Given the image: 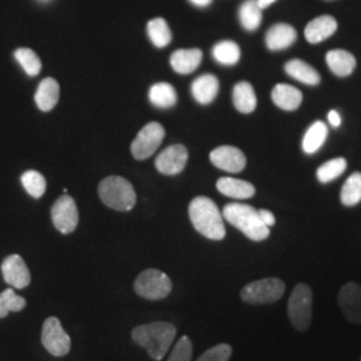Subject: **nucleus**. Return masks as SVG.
I'll return each instance as SVG.
<instances>
[{
    "label": "nucleus",
    "mask_w": 361,
    "mask_h": 361,
    "mask_svg": "<svg viewBox=\"0 0 361 361\" xmlns=\"http://www.w3.org/2000/svg\"><path fill=\"white\" fill-rule=\"evenodd\" d=\"M176 335V326L165 322L138 325L131 332L134 343L146 349L149 356L155 361L162 360L166 356Z\"/></svg>",
    "instance_id": "1"
},
{
    "label": "nucleus",
    "mask_w": 361,
    "mask_h": 361,
    "mask_svg": "<svg viewBox=\"0 0 361 361\" xmlns=\"http://www.w3.org/2000/svg\"><path fill=\"white\" fill-rule=\"evenodd\" d=\"M189 217L194 229L209 240L219 241L225 238L226 229L224 216L214 201L207 197H195L189 205Z\"/></svg>",
    "instance_id": "2"
},
{
    "label": "nucleus",
    "mask_w": 361,
    "mask_h": 361,
    "mask_svg": "<svg viewBox=\"0 0 361 361\" xmlns=\"http://www.w3.org/2000/svg\"><path fill=\"white\" fill-rule=\"evenodd\" d=\"M222 216L234 228L244 233L252 241H264L269 237V228L259 219L257 209L246 204L233 202L222 210Z\"/></svg>",
    "instance_id": "3"
},
{
    "label": "nucleus",
    "mask_w": 361,
    "mask_h": 361,
    "mask_svg": "<svg viewBox=\"0 0 361 361\" xmlns=\"http://www.w3.org/2000/svg\"><path fill=\"white\" fill-rule=\"evenodd\" d=\"M98 193L106 207L118 212H129L137 202V194L133 185L129 180L118 176L104 178L99 183Z\"/></svg>",
    "instance_id": "4"
},
{
    "label": "nucleus",
    "mask_w": 361,
    "mask_h": 361,
    "mask_svg": "<svg viewBox=\"0 0 361 361\" xmlns=\"http://www.w3.org/2000/svg\"><path fill=\"white\" fill-rule=\"evenodd\" d=\"M313 310V295L312 289L307 284H297L288 301V316L295 329L304 332L312 323Z\"/></svg>",
    "instance_id": "5"
},
{
    "label": "nucleus",
    "mask_w": 361,
    "mask_h": 361,
    "mask_svg": "<svg viewBox=\"0 0 361 361\" xmlns=\"http://www.w3.org/2000/svg\"><path fill=\"white\" fill-rule=\"evenodd\" d=\"M284 293V281L276 277H268L245 285L241 290V298L246 304L261 305L279 301Z\"/></svg>",
    "instance_id": "6"
},
{
    "label": "nucleus",
    "mask_w": 361,
    "mask_h": 361,
    "mask_svg": "<svg viewBox=\"0 0 361 361\" xmlns=\"http://www.w3.org/2000/svg\"><path fill=\"white\" fill-rule=\"evenodd\" d=\"M173 284L168 274L158 269L143 271L134 281V290L145 300H164L171 293Z\"/></svg>",
    "instance_id": "7"
},
{
    "label": "nucleus",
    "mask_w": 361,
    "mask_h": 361,
    "mask_svg": "<svg viewBox=\"0 0 361 361\" xmlns=\"http://www.w3.org/2000/svg\"><path fill=\"white\" fill-rule=\"evenodd\" d=\"M42 344L55 357H63L70 352L71 338L67 335L58 317H49L43 323Z\"/></svg>",
    "instance_id": "8"
},
{
    "label": "nucleus",
    "mask_w": 361,
    "mask_h": 361,
    "mask_svg": "<svg viewBox=\"0 0 361 361\" xmlns=\"http://www.w3.org/2000/svg\"><path fill=\"white\" fill-rule=\"evenodd\" d=\"M165 138V129L158 122H150L143 128L131 143L133 157L143 161L154 154Z\"/></svg>",
    "instance_id": "9"
},
{
    "label": "nucleus",
    "mask_w": 361,
    "mask_h": 361,
    "mask_svg": "<svg viewBox=\"0 0 361 361\" xmlns=\"http://www.w3.org/2000/svg\"><path fill=\"white\" fill-rule=\"evenodd\" d=\"M51 219L54 226L63 234H70L77 229L79 222L77 204L73 197L62 195L52 205Z\"/></svg>",
    "instance_id": "10"
},
{
    "label": "nucleus",
    "mask_w": 361,
    "mask_h": 361,
    "mask_svg": "<svg viewBox=\"0 0 361 361\" xmlns=\"http://www.w3.org/2000/svg\"><path fill=\"white\" fill-rule=\"evenodd\" d=\"M189 158L188 149L183 145H171L155 159V168L165 176H176L186 166Z\"/></svg>",
    "instance_id": "11"
},
{
    "label": "nucleus",
    "mask_w": 361,
    "mask_h": 361,
    "mask_svg": "<svg viewBox=\"0 0 361 361\" xmlns=\"http://www.w3.org/2000/svg\"><path fill=\"white\" fill-rule=\"evenodd\" d=\"M338 305L349 323L361 324V286L347 283L338 292Z\"/></svg>",
    "instance_id": "12"
},
{
    "label": "nucleus",
    "mask_w": 361,
    "mask_h": 361,
    "mask_svg": "<svg viewBox=\"0 0 361 361\" xmlns=\"http://www.w3.org/2000/svg\"><path fill=\"white\" fill-rule=\"evenodd\" d=\"M1 273L4 281L15 289H25L31 283V273L19 255H11L3 261Z\"/></svg>",
    "instance_id": "13"
},
{
    "label": "nucleus",
    "mask_w": 361,
    "mask_h": 361,
    "mask_svg": "<svg viewBox=\"0 0 361 361\" xmlns=\"http://www.w3.org/2000/svg\"><path fill=\"white\" fill-rule=\"evenodd\" d=\"M210 161L216 168L228 173H240L246 166V157L234 146H219L210 153Z\"/></svg>",
    "instance_id": "14"
},
{
    "label": "nucleus",
    "mask_w": 361,
    "mask_h": 361,
    "mask_svg": "<svg viewBox=\"0 0 361 361\" xmlns=\"http://www.w3.org/2000/svg\"><path fill=\"white\" fill-rule=\"evenodd\" d=\"M337 30V20L332 15H322L313 19L305 27V39L312 44H317L325 39L331 38Z\"/></svg>",
    "instance_id": "15"
},
{
    "label": "nucleus",
    "mask_w": 361,
    "mask_h": 361,
    "mask_svg": "<svg viewBox=\"0 0 361 361\" xmlns=\"http://www.w3.org/2000/svg\"><path fill=\"white\" fill-rule=\"evenodd\" d=\"M296 39L297 32L293 27L285 23H279L268 30L265 43L271 51H280L289 49L296 42Z\"/></svg>",
    "instance_id": "16"
},
{
    "label": "nucleus",
    "mask_w": 361,
    "mask_h": 361,
    "mask_svg": "<svg viewBox=\"0 0 361 361\" xmlns=\"http://www.w3.org/2000/svg\"><path fill=\"white\" fill-rule=\"evenodd\" d=\"M202 62V51L200 49L177 50L170 58V65L178 74L186 75L195 71Z\"/></svg>",
    "instance_id": "17"
},
{
    "label": "nucleus",
    "mask_w": 361,
    "mask_h": 361,
    "mask_svg": "<svg viewBox=\"0 0 361 361\" xmlns=\"http://www.w3.org/2000/svg\"><path fill=\"white\" fill-rule=\"evenodd\" d=\"M271 101L284 111H295L301 106L302 94L301 91L290 85L280 83L274 86L271 90Z\"/></svg>",
    "instance_id": "18"
},
{
    "label": "nucleus",
    "mask_w": 361,
    "mask_h": 361,
    "mask_svg": "<svg viewBox=\"0 0 361 361\" xmlns=\"http://www.w3.org/2000/svg\"><path fill=\"white\" fill-rule=\"evenodd\" d=\"M217 190L219 193L234 200H247L256 194V188L250 182L237 180L232 177L219 178L217 180Z\"/></svg>",
    "instance_id": "19"
},
{
    "label": "nucleus",
    "mask_w": 361,
    "mask_h": 361,
    "mask_svg": "<svg viewBox=\"0 0 361 361\" xmlns=\"http://www.w3.org/2000/svg\"><path fill=\"white\" fill-rule=\"evenodd\" d=\"M219 91V79L212 74H205L197 78L192 85L194 99L201 104H212L216 99Z\"/></svg>",
    "instance_id": "20"
},
{
    "label": "nucleus",
    "mask_w": 361,
    "mask_h": 361,
    "mask_svg": "<svg viewBox=\"0 0 361 361\" xmlns=\"http://www.w3.org/2000/svg\"><path fill=\"white\" fill-rule=\"evenodd\" d=\"M233 104L234 107L243 113L250 114L257 107V97L253 86L249 82H238L233 89Z\"/></svg>",
    "instance_id": "21"
},
{
    "label": "nucleus",
    "mask_w": 361,
    "mask_h": 361,
    "mask_svg": "<svg viewBox=\"0 0 361 361\" xmlns=\"http://www.w3.org/2000/svg\"><path fill=\"white\" fill-rule=\"evenodd\" d=\"M325 59L331 71L337 77H349L356 68V58L345 50H332L326 54Z\"/></svg>",
    "instance_id": "22"
},
{
    "label": "nucleus",
    "mask_w": 361,
    "mask_h": 361,
    "mask_svg": "<svg viewBox=\"0 0 361 361\" xmlns=\"http://www.w3.org/2000/svg\"><path fill=\"white\" fill-rule=\"evenodd\" d=\"M59 85L54 78H46L39 83L35 102L42 111H50L59 101Z\"/></svg>",
    "instance_id": "23"
},
{
    "label": "nucleus",
    "mask_w": 361,
    "mask_h": 361,
    "mask_svg": "<svg viewBox=\"0 0 361 361\" xmlns=\"http://www.w3.org/2000/svg\"><path fill=\"white\" fill-rule=\"evenodd\" d=\"M285 73L289 77L296 79L298 82L308 85V86H317L322 80L320 74L308 65L307 62L301 61V59H292L285 65Z\"/></svg>",
    "instance_id": "24"
},
{
    "label": "nucleus",
    "mask_w": 361,
    "mask_h": 361,
    "mask_svg": "<svg viewBox=\"0 0 361 361\" xmlns=\"http://www.w3.org/2000/svg\"><path fill=\"white\" fill-rule=\"evenodd\" d=\"M328 137V126L322 122L316 121L312 123L310 129L307 130L302 138V150L305 154H314L317 153Z\"/></svg>",
    "instance_id": "25"
},
{
    "label": "nucleus",
    "mask_w": 361,
    "mask_h": 361,
    "mask_svg": "<svg viewBox=\"0 0 361 361\" xmlns=\"http://www.w3.org/2000/svg\"><path fill=\"white\" fill-rule=\"evenodd\" d=\"M149 99L158 109H170L177 104V92L174 87L165 82L155 83L149 91Z\"/></svg>",
    "instance_id": "26"
},
{
    "label": "nucleus",
    "mask_w": 361,
    "mask_h": 361,
    "mask_svg": "<svg viewBox=\"0 0 361 361\" xmlns=\"http://www.w3.org/2000/svg\"><path fill=\"white\" fill-rule=\"evenodd\" d=\"M213 58L219 65L234 66L241 58V50L232 40H222L213 47Z\"/></svg>",
    "instance_id": "27"
},
{
    "label": "nucleus",
    "mask_w": 361,
    "mask_h": 361,
    "mask_svg": "<svg viewBox=\"0 0 361 361\" xmlns=\"http://www.w3.org/2000/svg\"><path fill=\"white\" fill-rule=\"evenodd\" d=\"M262 20V10L257 0H246L240 7V22L246 31H256Z\"/></svg>",
    "instance_id": "28"
},
{
    "label": "nucleus",
    "mask_w": 361,
    "mask_h": 361,
    "mask_svg": "<svg viewBox=\"0 0 361 361\" xmlns=\"http://www.w3.org/2000/svg\"><path fill=\"white\" fill-rule=\"evenodd\" d=\"M147 35L158 49L166 47L171 42V31L166 20L162 18H157L147 23Z\"/></svg>",
    "instance_id": "29"
},
{
    "label": "nucleus",
    "mask_w": 361,
    "mask_h": 361,
    "mask_svg": "<svg viewBox=\"0 0 361 361\" xmlns=\"http://www.w3.org/2000/svg\"><path fill=\"white\" fill-rule=\"evenodd\" d=\"M340 200L344 207H355L361 202V173H353L343 185Z\"/></svg>",
    "instance_id": "30"
},
{
    "label": "nucleus",
    "mask_w": 361,
    "mask_h": 361,
    "mask_svg": "<svg viewBox=\"0 0 361 361\" xmlns=\"http://www.w3.org/2000/svg\"><path fill=\"white\" fill-rule=\"evenodd\" d=\"M26 300L8 288L0 293V319H4L10 312H20L26 308Z\"/></svg>",
    "instance_id": "31"
},
{
    "label": "nucleus",
    "mask_w": 361,
    "mask_h": 361,
    "mask_svg": "<svg viewBox=\"0 0 361 361\" xmlns=\"http://www.w3.org/2000/svg\"><path fill=\"white\" fill-rule=\"evenodd\" d=\"M347 169L345 158H334L317 169V180L322 183H329L338 178Z\"/></svg>",
    "instance_id": "32"
},
{
    "label": "nucleus",
    "mask_w": 361,
    "mask_h": 361,
    "mask_svg": "<svg viewBox=\"0 0 361 361\" xmlns=\"http://www.w3.org/2000/svg\"><path fill=\"white\" fill-rule=\"evenodd\" d=\"M15 59L19 62V65L23 67L27 75L37 77L40 73V68H42L40 59H39L38 55L32 51L31 49H26V47L18 49L15 51Z\"/></svg>",
    "instance_id": "33"
},
{
    "label": "nucleus",
    "mask_w": 361,
    "mask_h": 361,
    "mask_svg": "<svg viewBox=\"0 0 361 361\" xmlns=\"http://www.w3.org/2000/svg\"><path fill=\"white\" fill-rule=\"evenodd\" d=\"M22 185L32 198H40L46 192V180L35 170H28L22 176Z\"/></svg>",
    "instance_id": "34"
},
{
    "label": "nucleus",
    "mask_w": 361,
    "mask_h": 361,
    "mask_svg": "<svg viewBox=\"0 0 361 361\" xmlns=\"http://www.w3.org/2000/svg\"><path fill=\"white\" fill-rule=\"evenodd\" d=\"M193 344L188 336H182L171 350L168 361H192Z\"/></svg>",
    "instance_id": "35"
},
{
    "label": "nucleus",
    "mask_w": 361,
    "mask_h": 361,
    "mask_svg": "<svg viewBox=\"0 0 361 361\" xmlns=\"http://www.w3.org/2000/svg\"><path fill=\"white\" fill-rule=\"evenodd\" d=\"M232 353L233 348L229 344H219L205 350L197 361H229Z\"/></svg>",
    "instance_id": "36"
},
{
    "label": "nucleus",
    "mask_w": 361,
    "mask_h": 361,
    "mask_svg": "<svg viewBox=\"0 0 361 361\" xmlns=\"http://www.w3.org/2000/svg\"><path fill=\"white\" fill-rule=\"evenodd\" d=\"M258 214H259V219H262V222H264L268 228H271V226H273V225L276 224V217L273 216V213L269 212V210H267V209H259V210H258Z\"/></svg>",
    "instance_id": "37"
},
{
    "label": "nucleus",
    "mask_w": 361,
    "mask_h": 361,
    "mask_svg": "<svg viewBox=\"0 0 361 361\" xmlns=\"http://www.w3.org/2000/svg\"><path fill=\"white\" fill-rule=\"evenodd\" d=\"M328 121H329L331 126L336 129V128H338V126L341 125V116H340L336 110H331V111L328 113Z\"/></svg>",
    "instance_id": "38"
},
{
    "label": "nucleus",
    "mask_w": 361,
    "mask_h": 361,
    "mask_svg": "<svg viewBox=\"0 0 361 361\" xmlns=\"http://www.w3.org/2000/svg\"><path fill=\"white\" fill-rule=\"evenodd\" d=\"M190 1L197 7H207L212 3V0H190Z\"/></svg>",
    "instance_id": "39"
},
{
    "label": "nucleus",
    "mask_w": 361,
    "mask_h": 361,
    "mask_svg": "<svg viewBox=\"0 0 361 361\" xmlns=\"http://www.w3.org/2000/svg\"><path fill=\"white\" fill-rule=\"evenodd\" d=\"M276 0H257L258 6H259V8L261 10H264V8H267V7H269L271 3H274Z\"/></svg>",
    "instance_id": "40"
},
{
    "label": "nucleus",
    "mask_w": 361,
    "mask_h": 361,
    "mask_svg": "<svg viewBox=\"0 0 361 361\" xmlns=\"http://www.w3.org/2000/svg\"><path fill=\"white\" fill-rule=\"evenodd\" d=\"M360 361H361V359H360Z\"/></svg>",
    "instance_id": "41"
}]
</instances>
